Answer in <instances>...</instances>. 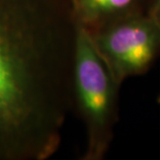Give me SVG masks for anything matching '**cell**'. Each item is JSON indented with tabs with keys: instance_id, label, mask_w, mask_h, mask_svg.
I'll return each mask as SVG.
<instances>
[{
	"instance_id": "obj_1",
	"label": "cell",
	"mask_w": 160,
	"mask_h": 160,
	"mask_svg": "<svg viewBox=\"0 0 160 160\" xmlns=\"http://www.w3.org/2000/svg\"><path fill=\"white\" fill-rule=\"evenodd\" d=\"M70 0H0V160L55 154L73 109Z\"/></svg>"
},
{
	"instance_id": "obj_2",
	"label": "cell",
	"mask_w": 160,
	"mask_h": 160,
	"mask_svg": "<svg viewBox=\"0 0 160 160\" xmlns=\"http://www.w3.org/2000/svg\"><path fill=\"white\" fill-rule=\"evenodd\" d=\"M121 83L96 51L88 32L78 25L73 71V109L86 130L83 160H102L113 140L119 121Z\"/></svg>"
},
{
	"instance_id": "obj_3",
	"label": "cell",
	"mask_w": 160,
	"mask_h": 160,
	"mask_svg": "<svg viewBox=\"0 0 160 160\" xmlns=\"http://www.w3.org/2000/svg\"><path fill=\"white\" fill-rule=\"evenodd\" d=\"M86 32L121 84L145 74L160 57V22L148 12L126 16Z\"/></svg>"
},
{
	"instance_id": "obj_4",
	"label": "cell",
	"mask_w": 160,
	"mask_h": 160,
	"mask_svg": "<svg viewBox=\"0 0 160 160\" xmlns=\"http://www.w3.org/2000/svg\"><path fill=\"white\" fill-rule=\"evenodd\" d=\"M151 0H70L76 23L92 30L107 22L147 12Z\"/></svg>"
},
{
	"instance_id": "obj_5",
	"label": "cell",
	"mask_w": 160,
	"mask_h": 160,
	"mask_svg": "<svg viewBox=\"0 0 160 160\" xmlns=\"http://www.w3.org/2000/svg\"><path fill=\"white\" fill-rule=\"evenodd\" d=\"M147 12L160 22V0H151Z\"/></svg>"
}]
</instances>
